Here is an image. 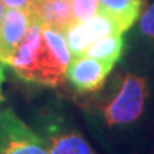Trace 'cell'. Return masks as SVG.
Returning <instances> with one entry per match:
<instances>
[{"label": "cell", "mask_w": 154, "mask_h": 154, "mask_svg": "<svg viewBox=\"0 0 154 154\" xmlns=\"http://www.w3.org/2000/svg\"><path fill=\"white\" fill-rule=\"evenodd\" d=\"M5 66H9L24 82L46 87L61 86L67 70L51 51L44 37L43 27L37 22L30 26Z\"/></svg>", "instance_id": "cell-1"}, {"label": "cell", "mask_w": 154, "mask_h": 154, "mask_svg": "<svg viewBox=\"0 0 154 154\" xmlns=\"http://www.w3.org/2000/svg\"><path fill=\"white\" fill-rule=\"evenodd\" d=\"M149 97V84L146 77L138 74H124L117 91L101 109L109 127L128 126L141 117Z\"/></svg>", "instance_id": "cell-2"}, {"label": "cell", "mask_w": 154, "mask_h": 154, "mask_svg": "<svg viewBox=\"0 0 154 154\" xmlns=\"http://www.w3.org/2000/svg\"><path fill=\"white\" fill-rule=\"evenodd\" d=\"M0 154H47L42 136L9 107H0Z\"/></svg>", "instance_id": "cell-3"}, {"label": "cell", "mask_w": 154, "mask_h": 154, "mask_svg": "<svg viewBox=\"0 0 154 154\" xmlns=\"http://www.w3.org/2000/svg\"><path fill=\"white\" fill-rule=\"evenodd\" d=\"M40 136L47 154H96L82 133L59 114H46L42 119Z\"/></svg>", "instance_id": "cell-4"}, {"label": "cell", "mask_w": 154, "mask_h": 154, "mask_svg": "<svg viewBox=\"0 0 154 154\" xmlns=\"http://www.w3.org/2000/svg\"><path fill=\"white\" fill-rule=\"evenodd\" d=\"M67 47L73 57L83 56L84 50L87 49L96 40L110 36V34H123L119 24L104 13H97L88 20L77 22L64 32Z\"/></svg>", "instance_id": "cell-5"}, {"label": "cell", "mask_w": 154, "mask_h": 154, "mask_svg": "<svg viewBox=\"0 0 154 154\" xmlns=\"http://www.w3.org/2000/svg\"><path fill=\"white\" fill-rule=\"evenodd\" d=\"M113 67L110 63L83 54L72 59L66 70V79L79 93H94L103 87Z\"/></svg>", "instance_id": "cell-6"}, {"label": "cell", "mask_w": 154, "mask_h": 154, "mask_svg": "<svg viewBox=\"0 0 154 154\" xmlns=\"http://www.w3.org/2000/svg\"><path fill=\"white\" fill-rule=\"evenodd\" d=\"M33 23L34 17L30 11L6 9L0 22V64L5 66L6 60L20 44Z\"/></svg>", "instance_id": "cell-7"}, {"label": "cell", "mask_w": 154, "mask_h": 154, "mask_svg": "<svg viewBox=\"0 0 154 154\" xmlns=\"http://www.w3.org/2000/svg\"><path fill=\"white\" fill-rule=\"evenodd\" d=\"M34 22L64 33L74 24L73 0H37L32 10Z\"/></svg>", "instance_id": "cell-8"}, {"label": "cell", "mask_w": 154, "mask_h": 154, "mask_svg": "<svg viewBox=\"0 0 154 154\" xmlns=\"http://www.w3.org/2000/svg\"><path fill=\"white\" fill-rule=\"evenodd\" d=\"M100 11L114 20L124 34L138 20L146 0H99Z\"/></svg>", "instance_id": "cell-9"}, {"label": "cell", "mask_w": 154, "mask_h": 154, "mask_svg": "<svg viewBox=\"0 0 154 154\" xmlns=\"http://www.w3.org/2000/svg\"><path fill=\"white\" fill-rule=\"evenodd\" d=\"M123 47H124L123 34H110V36H104L91 43L84 50L83 54L110 63L114 66L123 54Z\"/></svg>", "instance_id": "cell-10"}, {"label": "cell", "mask_w": 154, "mask_h": 154, "mask_svg": "<svg viewBox=\"0 0 154 154\" xmlns=\"http://www.w3.org/2000/svg\"><path fill=\"white\" fill-rule=\"evenodd\" d=\"M73 13L76 23L88 20L100 13L99 0H73Z\"/></svg>", "instance_id": "cell-11"}, {"label": "cell", "mask_w": 154, "mask_h": 154, "mask_svg": "<svg viewBox=\"0 0 154 154\" xmlns=\"http://www.w3.org/2000/svg\"><path fill=\"white\" fill-rule=\"evenodd\" d=\"M137 30L144 40L154 44V3H151L140 14L137 23Z\"/></svg>", "instance_id": "cell-12"}, {"label": "cell", "mask_w": 154, "mask_h": 154, "mask_svg": "<svg viewBox=\"0 0 154 154\" xmlns=\"http://www.w3.org/2000/svg\"><path fill=\"white\" fill-rule=\"evenodd\" d=\"M2 3L7 9H19V10H27L32 13L37 0H2Z\"/></svg>", "instance_id": "cell-13"}, {"label": "cell", "mask_w": 154, "mask_h": 154, "mask_svg": "<svg viewBox=\"0 0 154 154\" xmlns=\"http://www.w3.org/2000/svg\"><path fill=\"white\" fill-rule=\"evenodd\" d=\"M6 80V76H5V69H3V64H0V104L5 101V96L2 93V87H3V83Z\"/></svg>", "instance_id": "cell-14"}, {"label": "cell", "mask_w": 154, "mask_h": 154, "mask_svg": "<svg viewBox=\"0 0 154 154\" xmlns=\"http://www.w3.org/2000/svg\"><path fill=\"white\" fill-rule=\"evenodd\" d=\"M6 13V6L2 3V0H0V22H2V19H3V16H5Z\"/></svg>", "instance_id": "cell-15"}]
</instances>
